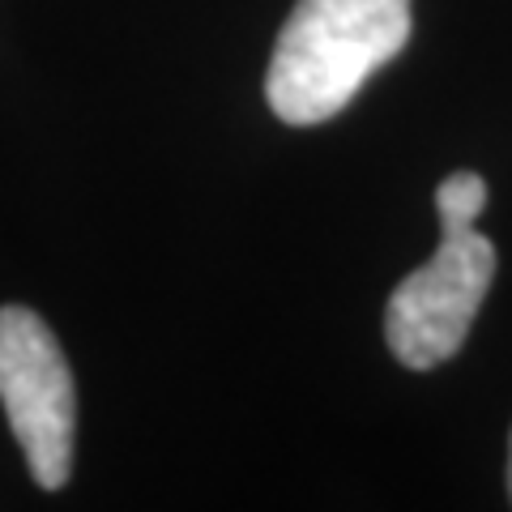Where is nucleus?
<instances>
[{"label": "nucleus", "instance_id": "obj_4", "mask_svg": "<svg viewBox=\"0 0 512 512\" xmlns=\"http://www.w3.org/2000/svg\"><path fill=\"white\" fill-rule=\"evenodd\" d=\"M487 205V180L474 171H453L436 188V214L440 222H478Z\"/></svg>", "mask_w": 512, "mask_h": 512}, {"label": "nucleus", "instance_id": "obj_3", "mask_svg": "<svg viewBox=\"0 0 512 512\" xmlns=\"http://www.w3.org/2000/svg\"><path fill=\"white\" fill-rule=\"evenodd\" d=\"M0 406L30 478L60 491L73 470L77 384L52 325L22 303L0 308Z\"/></svg>", "mask_w": 512, "mask_h": 512}, {"label": "nucleus", "instance_id": "obj_5", "mask_svg": "<svg viewBox=\"0 0 512 512\" xmlns=\"http://www.w3.org/2000/svg\"><path fill=\"white\" fill-rule=\"evenodd\" d=\"M508 500H512V440H508Z\"/></svg>", "mask_w": 512, "mask_h": 512}, {"label": "nucleus", "instance_id": "obj_2", "mask_svg": "<svg viewBox=\"0 0 512 512\" xmlns=\"http://www.w3.org/2000/svg\"><path fill=\"white\" fill-rule=\"evenodd\" d=\"M495 244L474 222H440V248L393 286L384 338L410 372H431L457 355L495 278Z\"/></svg>", "mask_w": 512, "mask_h": 512}, {"label": "nucleus", "instance_id": "obj_1", "mask_svg": "<svg viewBox=\"0 0 512 512\" xmlns=\"http://www.w3.org/2000/svg\"><path fill=\"white\" fill-rule=\"evenodd\" d=\"M410 43V0H295L265 99L282 124H325Z\"/></svg>", "mask_w": 512, "mask_h": 512}]
</instances>
